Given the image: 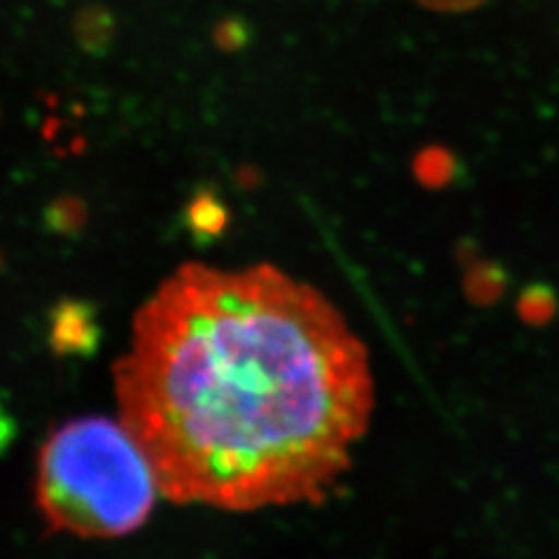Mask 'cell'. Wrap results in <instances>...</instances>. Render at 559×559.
Here are the masks:
<instances>
[{"instance_id": "obj_1", "label": "cell", "mask_w": 559, "mask_h": 559, "mask_svg": "<svg viewBox=\"0 0 559 559\" xmlns=\"http://www.w3.org/2000/svg\"><path fill=\"white\" fill-rule=\"evenodd\" d=\"M115 392L164 497L238 513L324 501L376 401L343 314L269 264L164 280L135 312Z\"/></svg>"}, {"instance_id": "obj_2", "label": "cell", "mask_w": 559, "mask_h": 559, "mask_svg": "<svg viewBox=\"0 0 559 559\" xmlns=\"http://www.w3.org/2000/svg\"><path fill=\"white\" fill-rule=\"evenodd\" d=\"M156 495L152 462L121 419H70L40 450L38 509L51 532L129 536L147 522Z\"/></svg>"}, {"instance_id": "obj_3", "label": "cell", "mask_w": 559, "mask_h": 559, "mask_svg": "<svg viewBox=\"0 0 559 559\" xmlns=\"http://www.w3.org/2000/svg\"><path fill=\"white\" fill-rule=\"evenodd\" d=\"M92 314L78 304L61 306L55 320V343L59 349H78L82 343L90 345L94 338Z\"/></svg>"}, {"instance_id": "obj_4", "label": "cell", "mask_w": 559, "mask_h": 559, "mask_svg": "<svg viewBox=\"0 0 559 559\" xmlns=\"http://www.w3.org/2000/svg\"><path fill=\"white\" fill-rule=\"evenodd\" d=\"M189 222L191 229L201 236H217L226 226V207L213 194H199L189 203Z\"/></svg>"}, {"instance_id": "obj_5", "label": "cell", "mask_w": 559, "mask_h": 559, "mask_svg": "<svg viewBox=\"0 0 559 559\" xmlns=\"http://www.w3.org/2000/svg\"><path fill=\"white\" fill-rule=\"evenodd\" d=\"M415 175H417V180L427 187L448 185L454 175L452 154L441 147L425 150L415 159Z\"/></svg>"}, {"instance_id": "obj_6", "label": "cell", "mask_w": 559, "mask_h": 559, "mask_svg": "<svg viewBox=\"0 0 559 559\" xmlns=\"http://www.w3.org/2000/svg\"><path fill=\"white\" fill-rule=\"evenodd\" d=\"M423 3L431 5V8H439V10H466V8H474L480 0H423Z\"/></svg>"}]
</instances>
